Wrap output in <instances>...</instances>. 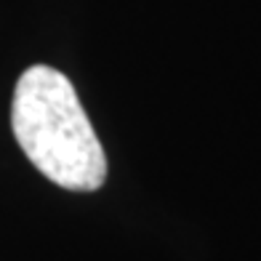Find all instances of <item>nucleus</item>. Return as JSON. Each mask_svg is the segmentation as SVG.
<instances>
[{
	"label": "nucleus",
	"instance_id": "obj_1",
	"mask_svg": "<svg viewBox=\"0 0 261 261\" xmlns=\"http://www.w3.org/2000/svg\"><path fill=\"white\" fill-rule=\"evenodd\" d=\"M11 128L21 152L54 184L93 192L107 179V158L77 93L59 69H24L11 101Z\"/></svg>",
	"mask_w": 261,
	"mask_h": 261
}]
</instances>
